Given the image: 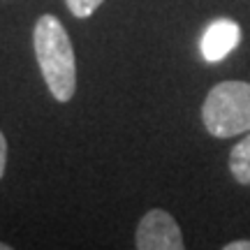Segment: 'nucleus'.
<instances>
[{
  "label": "nucleus",
  "mask_w": 250,
  "mask_h": 250,
  "mask_svg": "<svg viewBox=\"0 0 250 250\" xmlns=\"http://www.w3.org/2000/svg\"><path fill=\"white\" fill-rule=\"evenodd\" d=\"M33 46L40 72L58 102L72 100L77 90V58L70 35L54 14L37 19L33 30Z\"/></svg>",
  "instance_id": "nucleus-1"
},
{
  "label": "nucleus",
  "mask_w": 250,
  "mask_h": 250,
  "mask_svg": "<svg viewBox=\"0 0 250 250\" xmlns=\"http://www.w3.org/2000/svg\"><path fill=\"white\" fill-rule=\"evenodd\" d=\"M202 121L208 134L229 139L250 130V83L248 81H220L206 95Z\"/></svg>",
  "instance_id": "nucleus-2"
},
{
  "label": "nucleus",
  "mask_w": 250,
  "mask_h": 250,
  "mask_svg": "<svg viewBox=\"0 0 250 250\" xmlns=\"http://www.w3.org/2000/svg\"><path fill=\"white\" fill-rule=\"evenodd\" d=\"M134 246L139 250H183V234L179 223L162 208H153L139 220Z\"/></svg>",
  "instance_id": "nucleus-3"
},
{
  "label": "nucleus",
  "mask_w": 250,
  "mask_h": 250,
  "mask_svg": "<svg viewBox=\"0 0 250 250\" xmlns=\"http://www.w3.org/2000/svg\"><path fill=\"white\" fill-rule=\"evenodd\" d=\"M241 28L232 19H218L206 28L202 37V56L206 61H220L239 44Z\"/></svg>",
  "instance_id": "nucleus-4"
},
{
  "label": "nucleus",
  "mask_w": 250,
  "mask_h": 250,
  "mask_svg": "<svg viewBox=\"0 0 250 250\" xmlns=\"http://www.w3.org/2000/svg\"><path fill=\"white\" fill-rule=\"evenodd\" d=\"M229 171L241 186H250V132L229 153Z\"/></svg>",
  "instance_id": "nucleus-5"
},
{
  "label": "nucleus",
  "mask_w": 250,
  "mask_h": 250,
  "mask_svg": "<svg viewBox=\"0 0 250 250\" xmlns=\"http://www.w3.org/2000/svg\"><path fill=\"white\" fill-rule=\"evenodd\" d=\"M65 2H67V9L77 19H88L104 0H65Z\"/></svg>",
  "instance_id": "nucleus-6"
},
{
  "label": "nucleus",
  "mask_w": 250,
  "mask_h": 250,
  "mask_svg": "<svg viewBox=\"0 0 250 250\" xmlns=\"http://www.w3.org/2000/svg\"><path fill=\"white\" fill-rule=\"evenodd\" d=\"M5 165H7V139H5V134L0 130V179L5 174Z\"/></svg>",
  "instance_id": "nucleus-7"
},
{
  "label": "nucleus",
  "mask_w": 250,
  "mask_h": 250,
  "mask_svg": "<svg viewBox=\"0 0 250 250\" xmlns=\"http://www.w3.org/2000/svg\"><path fill=\"white\" fill-rule=\"evenodd\" d=\"M225 250H250V241L248 239H239V241H229L225 246Z\"/></svg>",
  "instance_id": "nucleus-8"
},
{
  "label": "nucleus",
  "mask_w": 250,
  "mask_h": 250,
  "mask_svg": "<svg viewBox=\"0 0 250 250\" xmlns=\"http://www.w3.org/2000/svg\"><path fill=\"white\" fill-rule=\"evenodd\" d=\"M9 246H5V243H0V250H7Z\"/></svg>",
  "instance_id": "nucleus-9"
}]
</instances>
